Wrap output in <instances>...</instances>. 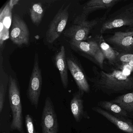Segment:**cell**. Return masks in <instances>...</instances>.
<instances>
[{"mask_svg": "<svg viewBox=\"0 0 133 133\" xmlns=\"http://www.w3.org/2000/svg\"><path fill=\"white\" fill-rule=\"evenodd\" d=\"M92 71L93 76L88 79L95 91L108 96L133 92V75L126 74L119 70L107 73L95 66Z\"/></svg>", "mask_w": 133, "mask_h": 133, "instance_id": "6da1fadb", "label": "cell"}, {"mask_svg": "<svg viewBox=\"0 0 133 133\" xmlns=\"http://www.w3.org/2000/svg\"><path fill=\"white\" fill-rule=\"evenodd\" d=\"M108 15L105 13L101 17L88 21V17L82 13L75 18L73 24L64 31L63 35L70 39V41H85L88 39L89 35L95 29L99 31L101 24Z\"/></svg>", "mask_w": 133, "mask_h": 133, "instance_id": "7a4b0ae2", "label": "cell"}, {"mask_svg": "<svg viewBox=\"0 0 133 133\" xmlns=\"http://www.w3.org/2000/svg\"><path fill=\"white\" fill-rule=\"evenodd\" d=\"M8 97L12 112V119L11 128L20 133H25L24 117L21 90L17 81L11 75L9 76Z\"/></svg>", "mask_w": 133, "mask_h": 133, "instance_id": "3957f363", "label": "cell"}, {"mask_svg": "<svg viewBox=\"0 0 133 133\" xmlns=\"http://www.w3.org/2000/svg\"><path fill=\"white\" fill-rule=\"evenodd\" d=\"M124 26L133 27V2L108 15L101 24L99 32L103 35L109 30Z\"/></svg>", "mask_w": 133, "mask_h": 133, "instance_id": "277c9868", "label": "cell"}, {"mask_svg": "<svg viewBox=\"0 0 133 133\" xmlns=\"http://www.w3.org/2000/svg\"><path fill=\"white\" fill-rule=\"evenodd\" d=\"M71 48L97 65L101 70L104 69L105 57L95 37L88 41H69Z\"/></svg>", "mask_w": 133, "mask_h": 133, "instance_id": "5b68a950", "label": "cell"}, {"mask_svg": "<svg viewBox=\"0 0 133 133\" xmlns=\"http://www.w3.org/2000/svg\"><path fill=\"white\" fill-rule=\"evenodd\" d=\"M42 85V70L39 66L38 55H35L34 65L30 77L28 87L27 91V96L32 105L37 109L38 106L39 98Z\"/></svg>", "mask_w": 133, "mask_h": 133, "instance_id": "8992f818", "label": "cell"}, {"mask_svg": "<svg viewBox=\"0 0 133 133\" xmlns=\"http://www.w3.org/2000/svg\"><path fill=\"white\" fill-rule=\"evenodd\" d=\"M104 38L107 43L119 53H133V27L115 32Z\"/></svg>", "mask_w": 133, "mask_h": 133, "instance_id": "52a82bcc", "label": "cell"}, {"mask_svg": "<svg viewBox=\"0 0 133 133\" xmlns=\"http://www.w3.org/2000/svg\"><path fill=\"white\" fill-rule=\"evenodd\" d=\"M70 4L59 10L49 25L45 35L46 42L52 44L59 38L66 28L69 17Z\"/></svg>", "mask_w": 133, "mask_h": 133, "instance_id": "ba28073f", "label": "cell"}, {"mask_svg": "<svg viewBox=\"0 0 133 133\" xmlns=\"http://www.w3.org/2000/svg\"><path fill=\"white\" fill-rule=\"evenodd\" d=\"M42 133H58L59 124L57 115L51 98L46 97L41 117Z\"/></svg>", "mask_w": 133, "mask_h": 133, "instance_id": "9c48e42d", "label": "cell"}, {"mask_svg": "<svg viewBox=\"0 0 133 133\" xmlns=\"http://www.w3.org/2000/svg\"><path fill=\"white\" fill-rule=\"evenodd\" d=\"M10 38L18 46L29 44L30 32L28 27L25 22L16 14L12 17Z\"/></svg>", "mask_w": 133, "mask_h": 133, "instance_id": "30bf717a", "label": "cell"}, {"mask_svg": "<svg viewBox=\"0 0 133 133\" xmlns=\"http://www.w3.org/2000/svg\"><path fill=\"white\" fill-rule=\"evenodd\" d=\"M67 62L68 69L74 79L78 90L84 93H89L90 87L88 77L80 64L72 57H67Z\"/></svg>", "mask_w": 133, "mask_h": 133, "instance_id": "8fae6325", "label": "cell"}, {"mask_svg": "<svg viewBox=\"0 0 133 133\" xmlns=\"http://www.w3.org/2000/svg\"><path fill=\"white\" fill-rule=\"evenodd\" d=\"M92 109L102 115L121 130L127 133H133V122L130 119L114 115L99 107H95Z\"/></svg>", "mask_w": 133, "mask_h": 133, "instance_id": "7c38bea8", "label": "cell"}, {"mask_svg": "<svg viewBox=\"0 0 133 133\" xmlns=\"http://www.w3.org/2000/svg\"><path fill=\"white\" fill-rule=\"evenodd\" d=\"M122 0H91L83 5L82 13L88 17L91 14L99 10H106L105 13L109 14L112 8Z\"/></svg>", "mask_w": 133, "mask_h": 133, "instance_id": "4fadbf2b", "label": "cell"}, {"mask_svg": "<svg viewBox=\"0 0 133 133\" xmlns=\"http://www.w3.org/2000/svg\"><path fill=\"white\" fill-rule=\"evenodd\" d=\"M84 93L78 91L73 94L70 103L71 111L75 121L80 122L83 118H90L88 113L84 110L83 96Z\"/></svg>", "mask_w": 133, "mask_h": 133, "instance_id": "5bb4252c", "label": "cell"}, {"mask_svg": "<svg viewBox=\"0 0 133 133\" xmlns=\"http://www.w3.org/2000/svg\"><path fill=\"white\" fill-rule=\"evenodd\" d=\"M56 66L59 70L61 80L64 88L66 89L69 84L68 66L67 62L66 51L64 46H61L59 51L55 56Z\"/></svg>", "mask_w": 133, "mask_h": 133, "instance_id": "9a60e30c", "label": "cell"}, {"mask_svg": "<svg viewBox=\"0 0 133 133\" xmlns=\"http://www.w3.org/2000/svg\"><path fill=\"white\" fill-rule=\"evenodd\" d=\"M95 37L105 59L111 66L117 67V58L119 53L106 42L103 35H95Z\"/></svg>", "mask_w": 133, "mask_h": 133, "instance_id": "2e32d148", "label": "cell"}, {"mask_svg": "<svg viewBox=\"0 0 133 133\" xmlns=\"http://www.w3.org/2000/svg\"><path fill=\"white\" fill-rule=\"evenodd\" d=\"M9 1V3L6 4L7 15L5 16V14L3 11H1V17L3 18V21L1 20V34L3 33V34L1 35V47H2L4 42L9 38V29L10 27L11 24V20H12V16H11V9L13 8L14 5L16 4L17 2H18V1Z\"/></svg>", "mask_w": 133, "mask_h": 133, "instance_id": "e0dca14e", "label": "cell"}, {"mask_svg": "<svg viewBox=\"0 0 133 133\" xmlns=\"http://www.w3.org/2000/svg\"><path fill=\"white\" fill-rule=\"evenodd\" d=\"M111 101L123 109L129 117L133 118V92L118 96Z\"/></svg>", "mask_w": 133, "mask_h": 133, "instance_id": "ac0fdd59", "label": "cell"}, {"mask_svg": "<svg viewBox=\"0 0 133 133\" xmlns=\"http://www.w3.org/2000/svg\"><path fill=\"white\" fill-rule=\"evenodd\" d=\"M3 58L1 56V77H0V113H1L5 102L6 93L9 84V77L5 73L3 66Z\"/></svg>", "mask_w": 133, "mask_h": 133, "instance_id": "d6986e66", "label": "cell"}, {"mask_svg": "<svg viewBox=\"0 0 133 133\" xmlns=\"http://www.w3.org/2000/svg\"><path fill=\"white\" fill-rule=\"evenodd\" d=\"M98 107L109 112L110 113L125 118H129L127 112L117 103L111 101H102L98 103Z\"/></svg>", "mask_w": 133, "mask_h": 133, "instance_id": "ffe728a7", "label": "cell"}, {"mask_svg": "<svg viewBox=\"0 0 133 133\" xmlns=\"http://www.w3.org/2000/svg\"><path fill=\"white\" fill-rule=\"evenodd\" d=\"M30 17L32 23L38 26L42 20L44 10L42 4L36 3L32 5L30 10Z\"/></svg>", "mask_w": 133, "mask_h": 133, "instance_id": "44dd1931", "label": "cell"}, {"mask_svg": "<svg viewBox=\"0 0 133 133\" xmlns=\"http://www.w3.org/2000/svg\"><path fill=\"white\" fill-rule=\"evenodd\" d=\"M133 61V53H119L117 57V67L121 68V65Z\"/></svg>", "mask_w": 133, "mask_h": 133, "instance_id": "7402d4cb", "label": "cell"}, {"mask_svg": "<svg viewBox=\"0 0 133 133\" xmlns=\"http://www.w3.org/2000/svg\"><path fill=\"white\" fill-rule=\"evenodd\" d=\"M25 125L27 133H35L36 130L33 119L30 114H28L25 116Z\"/></svg>", "mask_w": 133, "mask_h": 133, "instance_id": "603a6c76", "label": "cell"}, {"mask_svg": "<svg viewBox=\"0 0 133 133\" xmlns=\"http://www.w3.org/2000/svg\"><path fill=\"white\" fill-rule=\"evenodd\" d=\"M123 65H128L131 68H132V70H133V61H131V62H129V63H127L125 64H123L122 65V66Z\"/></svg>", "mask_w": 133, "mask_h": 133, "instance_id": "cb8c5ba5", "label": "cell"}, {"mask_svg": "<svg viewBox=\"0 0 133 133\" xmlns=\"http://www.w3.org/2000/svg\"><path fill=\"white\" fill-rule=\"evenodd\" d=\"M35 133H39L38 131H36Z\"/></svg>", "mask_w": 133, "mask_h": 133, "instance_id": "d4e9b609", "label": "cell"}]
</instances>
